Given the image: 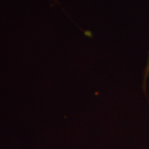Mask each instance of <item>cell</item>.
<instances>
[{
  "label": "cell",
  "instance_id": "7a4b0ae2",
  "mask_svg": "<svg viewBox=\"0 0 149 149\" xmlns=\"http://www.w3.org/2000/svg\"><path fill=\"white\" fill-rule=\"evenodd\" d=\"M54 1H55V2H56V3H58V1H57V0H54Z\"/></svg>",
  "mask_w": 149,
  "mask_h": 149
},
{
  "label": "cell",
  "instance_id": "6da1fadb",
  "mask_svg": "<svg viewBox=\"0 0 149 149\" xmlns=\"http://www.w3.org/2000/svg\"><path fill=\"white\" fill-rule=\"evenodd\" d=\"M149 72V59L148 61V64H147V67L144 70V79H143V89L144 92L146 93V83H147V77H148V74Z\"/></svg>",
  "mask_w": 149,
  "mask_h": 149
}]
</instances>
